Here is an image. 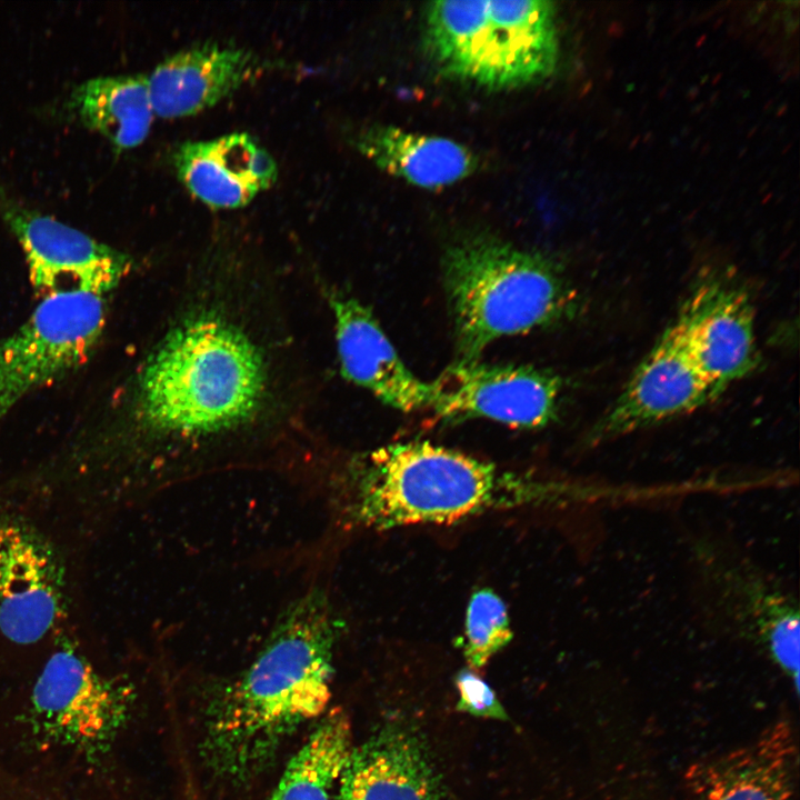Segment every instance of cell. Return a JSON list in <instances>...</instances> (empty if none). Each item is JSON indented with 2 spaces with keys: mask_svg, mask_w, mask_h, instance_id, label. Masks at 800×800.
<instances>
[{
  "mask_svg": "<svg viewBox=\"0 0 800 800\" xmlns=\"http://www.w3.org/2000/svg\"><path fill=\"white\" fill-rule=\"evenodd\" d=\"M341 631L318 588L284 609L250 666L207 711L201 748L216 776L236 784L249 781L293 732L322 714Z\"/></svg>",
  "mask_w": 800,
  "mask_h": 800,
  "instance_id": "1",
  "label": "cell"
},
{
  "mask_svg": "<svg viewBox=\"0 0 800 800\" xmlns=\"http://www.w3.org/2000/svg\"><path fill=\"white\" fill-rule=\"evenodd\" d=\"M573 489L559 482L432 444L409 441L357 458L342 486L350 524L384 530L449 523L493 510L568 501Z\"/></svg>",
  "mask_w": 800,
  "mask_h": 800,
  "instance_id": "2",
  "label": "cell"
},
{
  "mask_svg": "<svg viewBox=\"0 0 800 800\" xmlns=\"http://www.w3.org/2000/svg\"><path fill=\"white\" fill-rule=\"evenodd\" d=\"M266 391L257 344L228 319L201 312L173 327L143 361L132 420L149 439L206 438L250 421Z\"/></svg>",
  "mask_w": 800,
  "mask_h": 800,
  "instance_id": "3",
  "label": "cell"
},
{
  "mask_svg": "<svg viewBox=\"0 0 800 800\" xmlns=\"http://www.w3.org/2000/svg\"><path fill=\"white\" fill-rule=\"evenodd\" d=\"M443 278L461 361H478L493 341L550 326L576 309L558 266L490 234L452 243Z\"/></svg>",
  "mask_w": 800,
  "mask_h": 800,
  "instance_id": "4",
  "label": "cell"
},
{
  "mask_svg": "<svg viewBox=\"0 0 800 800\" xmlns=\"http://www.w3.org/2000/svg\"><path fill=\"white\" fill-rule=\"evenodd\" d=\"M423 36L443 73L490 89L544 80L558 62L556 10L544 0L434 1Z\"/></svg>",
  "mask_w": 800,
  "mask_h": 800,
  "instance_id": "5",
  "label": "cell"
},
{
  "mask_svg": "<svg viewBox=\"0 0 800 800\" xmlns=\"http://www.w3.org/2000/svg\"><path fill=\"white\" fill-rule=\"evenodd\" d=\"M692 560L704 617L761 649L799 684V604L797 598L747 556L712 540L693 543Z\"/></svg>",
  "mask_w": 800,
  "mask_h": 800,
  "instance_id": "6",
  "label": "cell"
},
{
  "mask_svg": "<svg viewBox=\"0 0 800 800\" xmlns=\"http://www.w3.org/2000/svg\"><path fill=\"white\" fill-rule=\"evenodd\" d=\"M57 640L30 694V730L42 747L97 760L124 729L133 689L100 672L69 636Z\"/></svg>",
  "mask_w": 800,
  "mask_h": 800,
  "instance_id": "7",
  "label": "cell"
},
{
  "mask_svg": "<svg viewBox=\"0 0 800 800\" xmlns=\"http://www.w3.org/2000/svg\"><path fill=\"white\" fill-rule=\"evenodd\" d=\"M106 311L101 296L51 294L18 329L0 339V421L24 397L89 359L103 332Z\"/></svg>",
  "mask_w": 800,
  "mask_h": 800,
  "instance_id": "8",
  "label": "cell"
},
{
  "mask_svg": "<svg viewBox=\"0 0 800 800\" xmlns=\"http://www.w3.org/2000/svg\"><path fill=\"white\" fill-rule=\"evenodd\" d=\"M0 216L24 254L34 292L80 291L103 297L130 272L127 253L21 203L0 186Z\"/></svg>",
  "mask_w": 800,
  "mask_h": 800,
  "instance_id": "9",
  "label": "cell"
},
{
  "mask_svg": "<svg viewBox=\"0 0 800 800\" xmlns=\"http://www.w3.org/2000/svg\"><path fill=\"white\" fill-rule=\"evenodd\" d=\"M51 541L27 520L0 511V633L28 646L58 631L67 579Z\"/></svg>",
  "mask_w": 800,
  "mask_h": 800,
  "instance_id": "10",
  "label": "cell"
},
{
  "mask_svg": "<svg viewBox=\"0 0 800 800\" xmlns=\"http://www.w3.org/2000/svg\"><path fill=\"white\" fill-rule=\"evenodd\" d=\"M671 324L698 371L719 393L759 364L753 304L747 289L729 274L699 278Z\"/></svg>",
  "mask_w": 800,
  "mask_h": 800,
  "instance_id": "11",
  "label": "cell"
},
{
  "mask_svg": "<svg viewBox=\"0 0 800 800\" xmlns=\"http://www.w3.org/2000/svg\"><path fill=\"white\" fill-rule=\"evenodd\" d=\"M431 383V403L446 420L482 418L513 428L552 422L561 396L560 378L527 366L458 360Z\"/></svg>",
  "mask_w": 800,
  "mask_h": 800,
  "instance_id": "12",
  "label": "cell"
},
{
  "mask_svg": "<svg viewBox=\"0 0 800 800\" xmlns=\"http://www.w3.org/2000/svg\"><path fill=\"white\" fill-rule=\"evenodd\" d=\"M720 393L698 371L670 324L591 427L599 443L688 414Z\"/></svg>",
  "mask_w": 800,
  "mask_h": 800,
  "instance_id": "13",
  "label": "cell"
},
{
  "mask_svg": "<svg viewBox=\"0 0 800 800\" xmlns=\"http://www.w3.org/2000/svg\"><path fill=\"white\" fill-rule=\"evenodd\" d=\"M328 301L343 377L400 411L429 409L431 383L410 371L370 310L340 292Z\"/></svg>",
  "mask_w": 800,
  "mask_h": 800,
  "instance_id": "14",
  "label": "cell"
},
{
  "mask_svg": "<svg viewBox=\"0 0 800 800\" xmlns=\"http://www.w3.org/2000/svg\"><path fill=\"white\" fill-rule=\"evenodd\" d=\"M262 63L246 48L214 42L171 54L147 77L153 112L166 119L199 113L254 79Z\"/></svg>",
  "mask_w": 800,
  "mask_h": 800,
  "instance_id": "15",
  "label": "cell"
},
{
  "mask_svg": "<svg viewBox=\"0 0 800 800\" xmlns=\"http://www.w3.org/2000/svg\"><path fill=\"white\" fill-rule=\"evenodd\" d=\"M178 179L213 209H236L270 188L278 176L273 157L248 133L187 141L173 153Z\"/></svg>",
  "mask_w": 800,
  "mask_h": 800,
  "instance_id": "16",
  "label": "cell"
},
{
  "mask_svg": "<svg viewBox=\"0 0 800 800\" xmlns=\"http://www.w3.org/2000/svg\"><path fill=\"white\" fill-rule=\"evenodd\" d=\"M338 800H446L427 749L397 724L353 748L339 782Z\"/></svg>",
  "mask_w": 800,
  "mask_h": 800,
  "instance_id": "17",
  "label": "cell"
},
{
  "mask_svg": "<svg viewBox=\"0 0 800 800\" xmlns=\"http://www.w3.org/2000/svg\"><path fill=\"white\" fill-rule=\"evenodd\" d=\"M794 746L784 722L722 756L697 780V800H791Z\"/></svg>",
  "mask_w": 800,
  "mask_h": 800,
  "instance_id": "18",
  "label": "cell"
},
{
  "mask_svg": "<svg viewBox=\"0 0 800 800\" xmlns=\"http://www.w3.org/2000/svg\"><path fill=\"white\" fill-rule=\"evenodd\" d=\"M354 144L379 169L424 189L451 186L478 166L473 152L454 140L393 126L366 127L356 134Z\"/></svg>",
  "mask_w": 800,
  "mask_h": 800,
  "instance_id": "19",
  "label": "cell"
},
{
  "mask_svg": "<svg viewBox=\"0 0 800 800\" xmlns=\"http://www.w3.org/2000/svg\"><path fill=\"white\" fill-rule=\"evenodd\" d=\"M61 110L64 117L104 136L117 151L142 143L156 116L143 74L90 79L66 97Z\"/></svg>",
  "mask_w": 800,
  "mask_h": 800,
  "instance_id": "20",
  "label": "cell"
},
{
  "mask_svg": "<svg viewBox=\"0 0 800 800\" xmlns=\"http://www.w3.org/2000/svg\"><path fill=\"white\" fill-rule=\"evenodd\" d=\"M352 750L350 721L336 708L290 759L268 800H333Z\"/></svg>",
  "mask_w": 800,
  "mask_h": 800,
  "instance_id": "21",
  "label": "cell"
},
{
  "mask_svg": "<svg viewBox=\"0 0 800 800\" xmlns=\"http://www.w3.org/2000/svg\"><path fill=\"white\" fill-rule=\"evenodd\" d=\"M506 603L490 589L472 593L462 638L463 656L472 670L483 668L512 639Z\"/></svg>",
  "mask_w": 800,
  "mask_h": 800,
  "instance_id": "22",
  "label": "cell"
},
{
  "mask_svg": "<svg viewBox=\"0 0 800 800\" xmlns=\"http://www.w3.org/2000/svg\"><path fill=\"white\" fill-rule=\"evenodd\" d=\"M456 686L459 692L458 710L479 718L508 719L496 692L474 670H461L456 677Z\"/></svg>",
  "mask_w": 800,
  "mask_h": 800,
  "instance_id": "23",
  "label": "cell"
}]
</instances>
